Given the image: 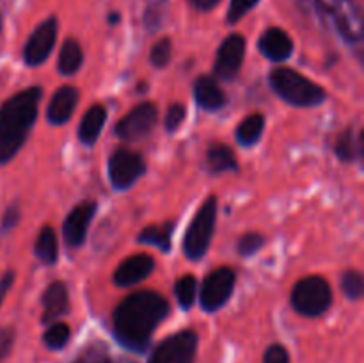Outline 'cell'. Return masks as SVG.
<instances>
[{"mask_svg":"<svg viewBox=\"0 0 364 363\" xmlns=\"http://www.w3.org/2000/svg\"><path fill=\"white\" fill-rule=\"evenodd\" d=\"M171 53H173V45H171L169 38H162L160 41H156L153 45L151 52H149V60L153 63V66L164 68L169 64Z\"/></svg>","mask_w":364,"mask_h":363,"instance_id":"f546056e","label":"cell"},{"mask_svg":"<svg viewBox=\"0 0 364 363\" xmlns=\"http://www.w3.org/2000/svg\"><path fill=\"white\" fill-rule=\"evenodd\" d=\"M341 288H343L345 295H347L348 299L358 301V299L363 295V290H364L361 273L354 269L347 270V273L343 274V278H341Z\"/></svg>","mask_w":364,"mask_h":363,"instance_id":"f1b7e54d","label":"cell"},{"mask_svg":"<svg viewBox=\"0 0 364 363\" xmlns=\"http://www.w3.org/2000/svg\"><path fill=\"white\" fill-rule=\"evenodd\" d=\"M13 281H14V273L13 270H7L6 274H4L2 278H0V305H2V301L6 299L7 292H9V288L13 287Z\"/></svg>","mask_w":364,"mask_h":363,"instance_id":"74e56055","label":"cell"},{"mask_svg":"<svg viewBox=\"0 0 364 363\" xmlns=\"http://www.w3.org/2000/svg\"><path fill=\"white\" fill-rule=\"evenodd\" d=\"M78 91L71 85H64V88L57 89L55 95L52 96L48 103V112H46V117L52 125H63L66 123L68 120L73 114L75 107L78 103Z\"/></svg>","mask_w":364,"mask_h":363,"instance_id":"2e32d148","label":"cell"},{"mask_svg":"<svg viewBox=\"0 0 364 363\" xmlns=\"http://www.w3.org/2000/svg\"><path fill=\"white\" fill-rule=\"evenodd\" d=\"M70 337H71L70 326L64 322H55L45 331V335H43V342H45V345L48 349L59 351V349H63L64 345L68 344Z\"/></svg>","mask_w":364,"mask_h":363,"instance_id":"484cf974","label":"cell"},{"mask_svg":"<svg viewBox=\"0 0 364 363\" xmlns=\"http://www.w3.org/2000/svg\"><path fill=\"white\" fill-rule=\"evenodd\" d=\"M245 41L240 34L228 36L219 46L215 60V75L220 80H233L240 73L242 63H244Z\"/></svg>","mask_w":364,"mask_h":363,"instance_id":"7c38bea8","label":"cell"},{"mask_svg":"<svg viewBox=\"0 0 364 363\" xmlns=\"http://www.w3.org/2000/svg\"><path fill=\"white\" fill-rule=\"evenodd\" d=\"M0 31H2V18H0Z\"/></svg>","mask_w":364,"mask_h":363,"instance_id":"60d3db41","label":"cell"},{"mask_svg":"<svg viewBox=\"0 0 364 363\" xmlns=\"http://www.w3.org/2000/svg\"><path fill=\"white\" fill-rule=\"evenodd\" d=\"M73 363H134L132 359H114L103 345H91Z\"/></svg>","mask_w":364,"mask_h":363,"instance_id":"83f0119b","label":"cell"},{"mask_svg":"<svg viewBox=\"0 0 364 363\" xmlns=\"http://www.w3.org/2000/svg\"><path fill=\"white\" fill-rule=\"evenodd\" d=\"M206 167L210 173L235 171L238 167L233 152L226 144H212L206 152Z\"/></svg>","mask_w":364,"mask_h":363,"instance_id":"ffe728a7","label":"cell"},{"mask_svg":"<svg viewBox=\"0 0 364 363\" xmlns=\"http://www.w3.org/2000/svg\"><path fill=\"white\" fill-rule=\"evenodd\" d=\"M43 322H52L57 317L64 315V313L70 312V295H68V288L63 281H53L46 287V290L43 292Z\"/></svg>","mask_w":364,"mask_h":363,"instance_id":"e0dca14e","label":"cell"},{"mask_svg":"<svg viewBox=\"0 0 364 363\" xmlns=\"http://www.w3.org/2000/svg\"><path fill=\"white\" fill-rule=\"evenodd\" d=\"M196 290H198V281L194 276H183L176 281V287H174V294H176L178 302L181 305V308L188 310L196 301Z\"/></svg>","mask_w":364,"mask_h":363,"instance_id":"4316f807","label":"cell"},{"mask_svg":"<svg viewBox=\"0 0 364 363\" xmlns=\"http://www.w3.org/2000/svg\"><path fill=\"white\" fill-rule=\"evenodd\" d=\"M334 153H336V157L341 162H352V160L358 159L359 153H361V137L355 135L354 128L348 127L347 130L336 139Z\"/></svg>","mask_w":364,"mask_h":363,"instance_id":"cb8c5ba5","label":"cell"},{"mask_svg":"<svg viewBox=\"0 0 364 363\" xmlns=\"http://www.w3.org/2000/svg\"><path fill=\"white\" fill-rule=\"evenodd\" d=\"M164 4H166V0H153V2H149L144 18L146 25H148L149 28H156L160 25V21H162Z\"/></svg>","mask_w":364,"mask_h":363,"instance_id":"836d02e7","label":"cell"},{"mask_svg":"<svg viewBox=\"0 0 364 363\" xmlns=\"http://www.w3.org/2000/svg\"><path fill=\"white\" fill-rule=\"evenodd\" d=\"M153 265H155V262L149 255H144V253L134 255L117 267L116 274H114V281L119 287H130V285H135L144 280V278H148L151 274Z\"/></svg>","mask_w":364,"mask_h":363,"instance_id":"5bb4252c","label":"cell"},{"mask_svg":"<svg viewBox=\"0 0 364 363\" xmlns=\"http://www.w3.org/2000/svg\"><path fill=\"white\" fill-rule=\"evenodd\" d=\"M18 221H20V209H18V205H13L7 209L6 216H4L2 219V233H7L9 230H13L14 226L18 224Z\"/></svg>","mask_w":364,"mask_h":363,"instance_id":"8d00e7d4","label":"cell"},{"mask_svg":"<svg viewBox=\"0 0 364 363\" xmlns=\"http://www.w3.org/2000/svg\"><path fill=\"white\" fill-rule=\"evenodd\" d=\"M167 313L169 302L162 295L151 290L135 292L123 299L114 312V335L124 347L142 352Z\"/></svg>","mask_w":364,"mask_h":363,"instance_id":"6da1fadb","label":"cell"},{"mask_svg":"<svg viewBox=\"0 0 364 363\" xmlns=\"http://www.w3.org/2000/svg\"><path fill=\"white\" fill-rule=\"evenodd\" d=\"M333 302V290L322 276L302 278L291 290V306L306 317H316L327 312Z\"/></svg>","mask_w":364,"mask_h":363,"instance_id":"5b68a950","label":"cell"},{"mask_svg":"<svg viewBox=\"0 0 364 363\" xmlns=\"http://www.w3.org/2000/svg\"><path fill=\"white\" fill-rule=\"evenodd\" d=\"M194 96L199 107L217 110L226 103V93L212 77H199L194 84Z\"/></svg>","mask_w":364,"mask_h":363,"instance_id":"ac0fdd59","label":"cell"},{"mask_svg":"<svg viewBox=\"0 0 364 363\" xmlns=\"http://www.w3.org/2000/svg\"><path fill=\"white\" fill-rule=\"evenodd\" d=\"M263 128H265V117L259 112L251 114V116L245 117L237 128V139L240 144L244 146H252L259 141L263 134Z\"/></svg>","mask_w":364,"mask_h":363,"instance_id":"603a6c76","label":"cell"},{"mask_svg":"<svg viewBox=\"0 0 364 363\" xmlns=\"http://www.w3.org/2000/svg\"><path fill=\"white\" fill-rule=\"evenodd\" d=\"M198 352V335L194 331H180L160 342L149 356L148 363H194Z\"/></svg>","mask_w":364,"mask_h":363,"instance_id":"52a82bcc","label":"cell"},{"mask_svg":"<svg viewBox=\"0 0 364 363\" xmlns=\"http://www.w3.org/2000/svg\"><path fill=\"white\" fill-rule=\"evenodd\" d=\"M263 363H290V356H288V351L283 345L274 344L265 351Z\"/></svg>","mask_w":364,"mask_h":363,"instance_id":"e575fe53","label":"cell"},{"mask_svg":"<svg viewBox=\"0 0 364 363\" xmlns=\"http://www.w3.org/2000/svg\"><path fill=\"white\" fill-rule=\"evenodd\" d=\"M36 256L41 260L46 265H52L55 263L57 255H59V242H57L55 230L52 226H43V230L39 231V235L36 237V246H34Z\"/></svg>","mask_w":364,"mask_h":363,"instance_id":"44dd1931","label":"cell"},{"mask_svg":"<svg viewBox=\"0 0 364 363\" xmlns=\"http://www.w3.org/2000/svg\"><path fill=\"white\" fill-rule=\"evenodd\" d=\"M270 85L284 100L297 107H315L326 100V91L291 68H276L270 73Z\"/></svg>","mask_w":364,"mask_h":363,"instance_id":"277c9868","label":"cell"},{"mask_svg":"<svg viewBox=\"0 0 364 363\" xmlns=\"http://www.w3.org/2000/svg\"><path fill=\"white\" fill-rule=\"evenodd\" d=\"M159 117V110L156 105L151 102H144L132 109L119 123L116 125V134L117 137L123 141H141L142 137L153 130Z\"/></svg>","mask_w":364,"mask_h":363,"instance_id":"ba28073f","label":"cell"},{"mask_svg":"<svg viewBox=\"0 0 364 363\" xmlns=\"http://www.w3.org/2000/svg\"><path fill=\"white\" fill-rule=\"evenodd\" d=\"M14 344V330L9 326L0 327V359L6 358Z\"/></svg>","mask_w":364,"mask_h":363,"instance_id":"d590c367","label":"cell"},{"mask_svg":"<svg viewBox=\"0 0 364 363\" xmlns=\"http://www.w3.org/2000/svg\"><path fill=\"white\" fill-rule=\"evenodd\" d=\"M96 212V205L92 201H82L75 206L70 216L64 221V241L70 248H80L87 235L89 223Z\"/></svg>","mask_w":364,"mask_h":363,"instance_id":"4fadbf2b","label":"cell"},{"mask_svg":"<svg viewBox=\"0 0 364 363\" xmlns=\"http://www.w3.org/2000/svg\"><path fill=\"white\" fill-rule=\"evenodd\" d=\"M188 2H191V6H194L196 9L210 11V9H213V7H215L220 0H188Z\"/></svg>","mask_w":364,"mask_h":363,"instance_id":"f35d334b","label":"cell"},{"mask_svg":"<svg viewBox=\"0 0 364 363\" xmlns=\"http://www.w3.org/2000/svg\"><path fill=\"white\" fill-rule=\"evenodd\" d=\"M84 63V52H82V46L77 39H66L60 48L59 53V71L63 75H73L77 73L78 68Z\"/></svg>","mask_w":364,"mask_h":363,"instance_id":"7402d4cb","label":"cell"},{"mask_svg":"<svg viewBox=\"0 0 364 363\" xmlns=\"http://www.w3.org/2000/svg\"><path fill=\"white\" fill-rule=\"evenodd\" d=\"M117 20H119V14H117V13L110 14V23H116Z\"/></svg>","mask_w":364,"mask_h":363,"instance_id":"ab89813d","label":"cell"},{"mask_svg":"<svg viewBox=\"0 0 364 363\" xmlns=\"http://www.w3.org/2000/svg\"><path fill=\"white\" fill-rule=\"evenodd\" d=\"M235 288V273L230 267H219L205 278L201 288V305L206 312H215L224 306Z\"/></svg>","mask_w":364,"mask_h":363,"instance_id":"9c48e42d","label":"cell"},{"mask_svg":"<svg viewBox=\"0 0 364 363\" xmlns=\"http://www.w3.org/2000/svg\"><path fill=\"white\" fill-rule=\"evenodd\" d=\"M258 48L267 59L270 60H284L294 52V41L290 36L279 27L267 28L258 41Z\"/></svg>","mask_w":364,"mask_h":363,"instance_id":"9a60e30c","label":"cell"},{"mask_svg":"<svg viewBox=\"0 0 364 363\" xmlns=\"http://www.w3.org/2000/svg\"><path fill=\"white\" fill-rule=\"evenodd\" d=\"M144 160L130 149H117L109 160V177L116 189H128L144 174Z\"/></svg>","mask_w":364,"mask_h":363,"instance_id":"30bf717a","label":"cell"},{"mask_svg":"<svg viewBox=\"0 0 364 363\" xmlns=\"http://www.w3.org/2000/svg\"><path fill=\"white\" fill-rule=\"evenodd\" d=\"M265 244V237L262 233H245L244 237L238 241V253L242 256H251L258 251L262 246Z\"/></svg>","mask_w":364,"mask_h":363,"instance_id":"4dcf8cb0","label":"cell"},{"mask_svg":"<svg viewBox=\"0 0 364 363\" xmlns=\"http://www.w3.org/2000/svg\"><path fill=\"white\" fill-rule=\"evenodd\" d=\"M105 120L107 112L103 105H92L82 117L80 128H78V139L87 146L95 144L98 141L103 125H105Z\"/></svg>","mask_w":364,"mask_h":363,"instance_id":"d6986e66","label":"cell"},{"mask_svg":"<svg viewBox=\"0 0 364 363\" xmlns=\"http://www.w3.org/2000/svg\"><path fill=\"white\" fill-rule=\"evenodd\" d=\"M57 39V20L55 16H50L38 25L32 36L28 38L27 45L23 48V59L28 66H39L48 59L53 45Z\"/></svg>","mask_w":364,"mask_h":363,"instance_id":"8fae6325","label":"cell"},{"mask_svg":"<svg viewBox=\"0 0 364 363\" xmlns=\"http://www.w3.org/2000/svg\"><path fill=\"white\" fill-rule=\"evenodd\" d=\"M171 231H173V223L162 224V226H148L146 230L141 231L137 241L156 246V248L162 249V251H169Z\"/></svg>","mask_w":364,"mask_h":363,"instance_id":"d4e9b609","label":"cell"},{"mask_svg":"<svg viewBox=\"0 0 364 363\" xmlns=\"http://www.w3.org/2000/svg\"><path fill=\"white\" fill-rule=\"evenodd\" d=\"M258 2L259 0H231L230 11H228V21L230 23L240 21Z\"/></svg>","mask_w":364,"mask_h":363,"instance_id":"1f68e13d","label":"cell"},{"mask_svg":"<svg viewBox=\"0 0 364 363\" xmlns=\"http://www.w3.org/2000/svg\"><path fill=\"white\" fill-rule=\"evenodd\" d=\"M185 116H187V110H185V105L181 103H174V105L169 107L166 116V130L167 132H176L180 128V125L183 123Z\"/></svg>","mask_w":364,"mask_h":363,"instance_id":"d6a6232c","label":"cell"},{"mask_svg":"<svg viewBox=\"0 0 364 363\" xmlns=\"http://www.w3.org/2000/svg\"><path fill=\"white\" fill-rule=\"evenodd\" d=\"M326 27L338 32L347 43L363 39V18L354 0H309Z\"/></svg>","mask_w":364,"mask_h":363,"instance_id":"3957f363","label":"cell"},{"mask_svg":"<svg viewBox=\"0 0 364 363\" xmlns=\"http://www.w3.org/2000/svg\"><path fill=\"white\" fill-rule=\"evenodd\" d=\"M217 217V199L213 196L206 198L201 209L198 210L192 223L188 224V230L185 233L183 249L185 255L191 260H199L206 253L212 242L213 230H215Z\"/></svg>","mask_w":364,"mask_h":363,"instance_id":"8992f818","label":"cell"},{"mask_svg":"<svg viewBox=\"0 0 364 363\" xmlns=\"http://www.w3.org/2000/svg\"><path fill=\"white\" fill-rule=\"evenodd\" d=\"M41 88L23 89L11 96L0 109V164H6L23 146L36 117H38Z\"/></svg>","mask_w":364,"mask_h":363,"instance_id":"7a4b0ae2","label":"cell"}]
</instances>
